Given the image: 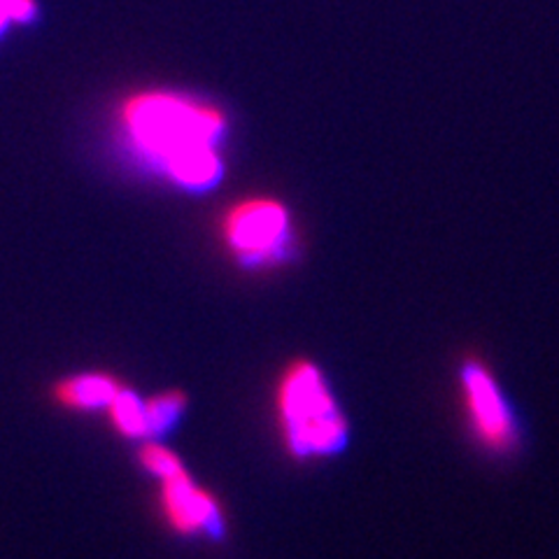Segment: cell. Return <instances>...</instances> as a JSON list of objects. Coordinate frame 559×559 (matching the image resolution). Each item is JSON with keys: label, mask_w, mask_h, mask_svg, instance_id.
<instances>
[{"label": "cell", "mask_w": 559, "mask_h": 559, "mask_svg": "<svg viewBox=\"0 0 559 559\" xmlns=\"http://www.w3.org/2000/svg\"><path fill=\"white\" fill-rule=\"evenodd\" d=\"M224 127L215 105L170 92H143L121 105V129L133 150L187 189H207L222 178L217 143Z\"/></svg>", "instance_id": "cell-1"}, {"label": "cell", "mask_w": 559, "mask_h": 559, "mask_svg": "<svg viewBox=\"0 0 559 559\" xmlns=\"http://www.w3.org/2000/svg\"><path fill=\"white\" fill-rule=\"evenodd\" d=\"M280 433L296 460L331 457L347 443V419L324 373L312 361H294L275 392Z\"/></svg>", "instance_id": "cell-2"}, {"label": "cell", "mask_w": 559, "mask_h": 559, "mask_svg": "<svg viewBox=\"0 0 559 559\" xmlns=\"http://www.w3.org/2000/svg\"><path fill=\"white\" fill-rule=\"evenodd\" d=\"M226 248L242 264L264 266L285 257L292 240L287 207L273 199H248L236 203L222 222Z\"/></svg>", "instance_id": "cell-3"}, {"label": "cell", "mask_w": 559, "mask_h": 559, "mask_svg": "<svg viewBox=\"0 0 559 559\" xmlns=\"http://www.w3.org/2000/svg\"><path fill=\"white\" fill-rule=\"evenodd\" d=\"M464 408L478 441L489 450H511L518 441V425L492 371L480 361H466L460 373Z\"/></svg>", "instance_id": "cell-4"}, {"label": "cell", "mask_w": 559, "mask_h": 559, "mask_svg": "<svg viewBox=\"0 0 559 559\" xmlns=\"http://www.w3.org/2000/svg\"><path fill=\"white\" fill-rule=\"evenodd\" d=\"M156 480H159L162 511L175 532L182 536H217L222 532L224 515L219 501L207 489L191 480L185 466Z\"/></svg>", "instance_id": "cell-5"}, {"label": "cell", "mask_w": 559, "mask_h": 559, "mask_svg": "<svg viewBox=\"0 0 559 559\" xmlns=\"http://www.w3.org/2000/svg\"><path fill=\"white\" fill-rule=\"evenodd\" d=\"M119 390L121 382L115 376L78 373L55 384V399L68 411H105Z\"/></svg>", "instance_id": "cell-6"}, {"label": "cell", "mask_w": 559, "mask_h": 559, "mask_svg": "<svg viewBox=\"0 0 559 559\" xmlns=\"http://www.w3.org/2000/svg\"><path fill=\"white\" fill-rule=\"evenodd\" d=\"M110 425L117 433L124 439H145L150 433L147 413H145V399H140L135 392L121 388L115 399L105 406Z\"/></svg>", "instance_id": "cell-7"}, {"label": "cell", "mask_w": 559, "mask_h": 559, "mask_svg": "<svg viewBox=\"0 0 559 559\" xmlns=\"http://www.w3.org/2000/svg\"><path fill=\"white\" fill-rule=\"evenodd\" d=\"M185 406H187V396L180 390H170V392H162V394H154V396L145 399L150 433L166 431L175 423V419L180 417Z\"/></svg>", "instance_id": "cell-8"}, {"label": "cell", "mask_w": 559, "mask_h": 559, "mask_svg": "<svg viewBox=\"0 0 559 559\" xmlns=\"http://www.w3.org/2000/svg\"><path fill=\"white\" fill-rule=\"evenodd\" d=\"M138 460H140V464H143L145 471H150L154 478H164V476L173 474V471H178V468L185 466L178 454H175L168 448H164V445H159V443H145L138 452Z\"/></svg>", "instance_id": "cell-9"}, {"label": "cell", "mask_w": 559, "mask_h": 559, "mask_svg": "<svg viewBox=\"0 0 559 559\" xmlns=\"http://www.w3.org/2000/svg\"><path fill=\"white\" fill-rule=\"evenodd\" d=\"M35 14V0H0V33L14 22H28Z\"/></svg>", "instance_id": "cell-10"}]
</instances>
